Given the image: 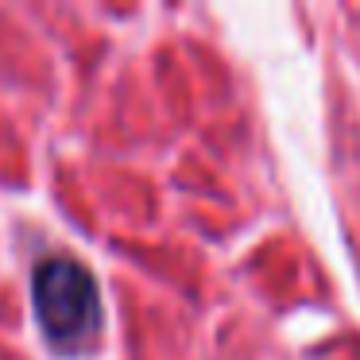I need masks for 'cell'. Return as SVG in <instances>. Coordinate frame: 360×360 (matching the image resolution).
Listing matches in <instances>:
<instances>
[{
    "mask_svg": "<svg viewBox=\"0 0 360 360\" xmlns=\"http://www.w3.org/2000/svg\"><path fill=\"white\" fill-rule=\"evenodd\" d=\"M32 302L39 329L58 352H82L101 329V295L78 259L47 256L32 279Z\"/></svg>",
    "mask_w": 360,
    "mask_h": 360,
    "instance_id": "obj_1",
    "label": "cell"
}]
</instances>
